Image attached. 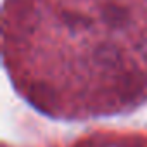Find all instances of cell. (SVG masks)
<instances>
[{
    "mask_svg": "<svg viewBox=\"0 0 147 147\" xmlns=\"http://www.w3.org/2000/svg\"><path fill=\"white\" fill-rule=\"evenodd\" d=\"M102 19L111 28H119L128 21V12L119 5H106L102 11Z\"/></svg>",
    "mask_w": 147,
    "mask_h": 147,
    "instance_id": "1",
    "label": "cell"
},
{
    "mask_svg": "<svg viewBox=\"0 0 147 147\" xmlns=\"http://www.w3.org/2000/svg\"><path fill=\"white\" fill-rule=\"evenodd\" d=\"M95 61L100 64V66H106V67H114L119 64V52L116 47L109 45V43H104L100 45L97 50H95Z\"/></svg>",
    "mask_w": 147,
    "mask_h": 147,
    "instance_id": "2",
    "label": "cell"
},
{
    "mask_svg": "<svg viewBox=\"0 0 147 147\" xmlns=\"http://www.w3.org/2000/svg\"><path fill=\"white\" fill-rule=\"evenodd\" d=\"M30 99L33 100V104H36L38 107H43L47 111V107L54 102V94L45 85H35L30 90Z\"/></svg>",
    "mask_w": 147,
    "mask_h": 147,
    "instance_id": "3",
    "label": "cell"
},
{
    "mask_svg": "<svg viewBox=\"0 0 147 147\" xmlns=\"http://www.w3.org/2000/svg\"><path fill=\"white\" fill-rule=\"evenodd\" d=\"M62 19H64V23L69 26V28H73V30H78V28H88L90 26V19L88 18H85V16H82V14H76V12H66V14H62Z\"/></svg>",
    "mask_w": 147,
    "mask_h": 147,
    "instance_id": "4",
    "label": "cell"
},
{
    "mask_svg": "<svg viewBox=\"0 0 147 147\" xmlns=\"http://www.w3.org/2000/svg\"><path fill=\"white\" fill-rule=\"evenodd\" d=\"M80 147H94V145H80Z\"/></svg>",
    "mask_w": 147,
    "mask_h": 147,
    "instance_id": "5",
    "label": "cell"
}]
</instances>
